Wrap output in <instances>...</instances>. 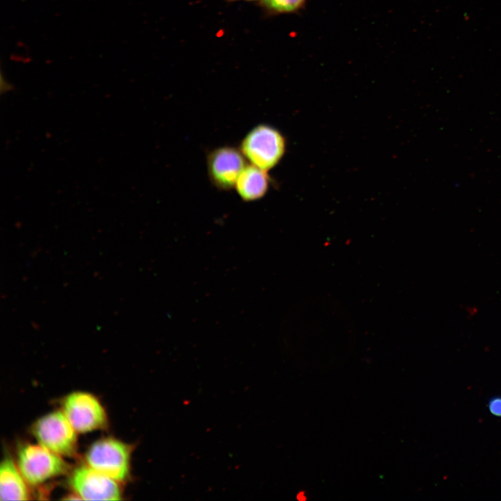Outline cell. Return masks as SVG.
I'll return each instance as SVG.
<instances>
[{
  "mask_svg": "<svg viewBox=\"0 0 501 501\" xmlns=\"http://www.w3.org/2000/svg\"><path fill=\"white\" fill-rule=\"evenodd\" d=\"M251 164L268 171L281 160L286 150V140L276 128L259 124L244 137L239 147Z\"/></svg>",
  "mask_w": 501,
  "mask_h": 501,
  "instance_id": "1",
  "label": "cell"
},
{
  "mask_svg": "<svg viewBox=\"0 0 501 501\" xmlns=\"http://www.w3.org/2000/svg\"><path fill=\"white\" fill-rule=\"evenodd\" d=\"M59 456L40 444H24L18 449L17 467L26 482L38 485L67 471Z\"/></svg>",
  "mask_w": 501,
  "mask_h": 501,
  "instance_id": "2",
  "label": "cell"
},
{
  "mask_svg": "<svg viewBox=\"0 0 501 501\" xmlns=\"http://www.w3.org/2000/svg\"><path fill=\"white\" fill-rule=\"evenodd\" d=\"M130 448L113 438L95 442L88 450V466L116 481L125 480L129 474Z\"/></svg>",
  "mask_w": 501,
  "mask_h": 501,
  "instance_id": "3",
  "label": "cell"
},
{
  "mask_svg": "<svg viewBox=\"0 0 501 501\" xmlns=\"http://www.w3.org/2000/svg\"><path fill=\"white\" fill-rule=\"evenodd\" d=\"M33 434L39 444L62 456L74 455L77 438L63 412L54 411L38 419L33 426Z\"/></svg>",
  "mask_w": 501,
  "mask_h": 501,
  "instance_id": "4",
  "label": "cell"
},
{
  "mask_svg": "<svg viewBox=\"0 0 501 501\" xmlns=\"http://www.w3.org/2000/svg\"><path fill=\"white\" fill-rule=\"evenodd\" d=\"M246 161L240 149L236 147L224 145L212 150L207 156V170L211 183L218 190H231L247 165Z\"/></svg>",
  "mask_w": 501,
  "mask_h": 501,
  "instance_id": "5",
  "label": "cell"
},
{
  "mask_svg": "<svg viewBox=\"0 0 501 501\" xmlns=\"http://www.w3.org/2000/svg\"><path fill=\"white\" fill-rule=\"evenodd\" d=\"M63 412L77 432L86 433L105 426L106 415L98 399L85 392L68 395L63 403Z\"/></svg>",
  "mask_w": 501,
  "mask_h": 501,
  "instance_id": "6",
  "label": "cell"
},
{
  "mask_svg": "<svg viewBox=\"0 0 501 501\" xmlns=\"http://www.w3.org/2000/svg\"><path fill=\"white\" fill-rule=\"evenodd\" d=\"M70 484L86 500H120L121 493L116 480L90 466L81 465L72 472Z\"/></svg>",
  "mask_w": 501,
  "mask_h": 501,
  "instance_id": "7",
  "label": "cell"
},
{
  "mask_svg": "<svg viewBox=\"0 0 501 501\" xmlns=\"http://www.w3.org/2000/svg\"><path fill=\"white\" fill-rule=\"evenodd\" d=\"M270 184L267 171L250 164L241 172L234 189L241 200L251 202L263 198L268 192Z\"/></svg>",
  "mask_w": 501,
  "mask_h": 501,
  "instance_id": "8",
  "label": "cell"
},
{
  "mask_svg": "<svg viewBox=\"0 0 501 501\" xmlns=\"http://www.w3.org/2000/svg\"><path fill=\"white\" fill-rule=\"evenodd\" d=\"M26 480L13 461L6 457L0 466V500H26L29 499Z\"/></svg>",
  "mask_w": 501,
  "mask_h": 501,
  "instance_id": "9",
  "label": "cell"
},
{
  "mask_svg": "<svg viewBox=\"0 0 501 501\" xmlns=\"http://www.w3.org/2000/svg\"><path fill=\"white\" fill-rule=\"evenodd\" d=\"M308 0H260L258 5L266 15L296 13L300 11Z\"/></svg>",
  "mask_w": 501,
  "mask_h": 501,
  "instance_id": "10",
  "label": "cell"
},
{
  "mask_svg": "<svg viewBox=\"0 0 501 501\" xmlns=\"http://www.w3.org/2000/svg\"><path fill=\"white\" fill-rule=\"evenodd\" d=\"M490 412L498 417H501V397H496L491 399L488 403Z\"/></svg>",
  "mask_w": 501,
  "mask_h": 501,
  "instance_id": "11",
  "label": "cell"
},
{
  "mask_svg": "<svg viewBox=\"0 0 501 501\" xmlns=\"http://www.w3.org/2000/svg\"><path fill=\"white\" fill-rule=\"evenodd\" d=\"M297 499L301 501L305 500L307 499L305 493L304 491H300L297 494Z\"/></svg>",
  "mask_w": 501,
  "mask_h": 501,
  "instance_id": "12",
  "label": "cell"
},
{
  "mask_svg": "<svg viewBox=\"0 0 501 501\" xmlns=\"http://www.w3.org/2000/svg\"><path fill=\"white\" fill-rule=\"evenodd\" d=\"M260 1V0H226V1H228V2H229V3L236 2V1Z\"/></svg>",
  "mask_w": 501,
  "mask_h": 501,
  "instance_id": "13",
  "label": "cell"
}]
</instances>
